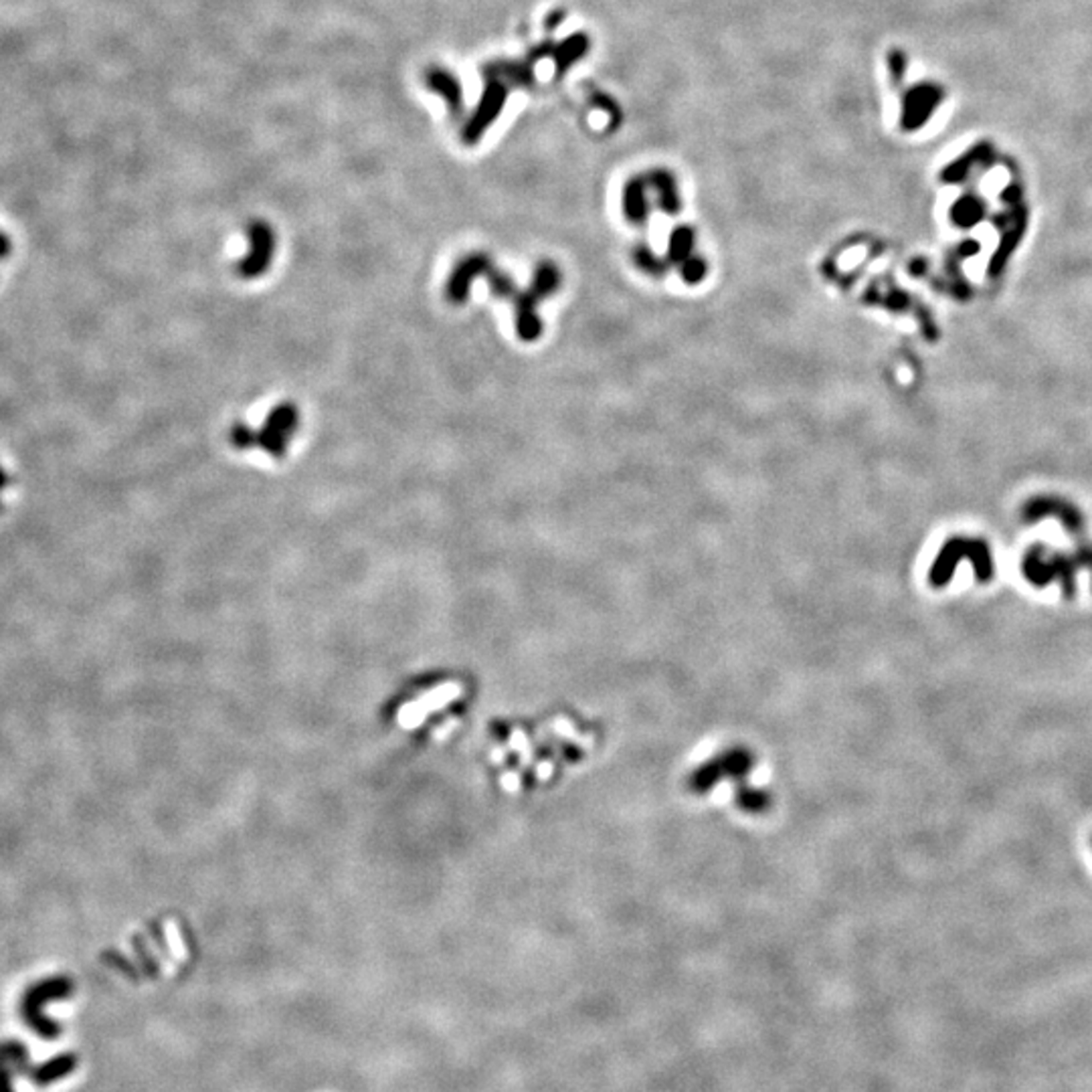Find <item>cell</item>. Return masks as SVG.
Here are the masks:
<instances>
[{
	"mask_svg": "<svg viewBox=\"0 0 1092 1092\" xmlns=\"http://www.w3.org/2000/svg\"><path fill=\"white\" fill-rule=\"evenodd\" d=\"M961 560L971 563L973 574L981 585L994 581L995 563L990 542L979 537H951L942 542L933 560V567L928 571V583L935 589L947 587Z\"/></svg>",
	"mask_w": 1092,
	"mask_h": 1092,
	"instance_id": "cell-1",
	"label": "cell"
},
{
	"mask_svg": "<svg viewBox=\"0 0 1092 1092\" xmlns=\"http://www.w3.org/2000/svg\"><path fill=\"white\" fill-rule=\"evenodd\" d=\"M73 994V983L65 976H55L41 979L33 983L21 997L19 1013L21 1020L31 1028L35 1034L43 1040H57L62 1036V1024L51 1020V1017L43 1012L49 1001L67 999Z\"/></svg>",
	"mask_w": 1092,
	"mask_h": 1092,
	"instance_id": "cell-2",
	"label": "cell"
},
{
	"mask_svg": "<svg viewBox=\"0 0 1092 1092\" xmlns=\"http://www.w3.org/2000/svg\"><path fill=\"white\" fill-rule=\"evenodd\" d=\"M1052 519L1062 524V528L1074 538H1083L1086 530L1084 512L1065 496L1056 494H1036L1028 498L1020 508V520L1024 524H1038Z\"/></svg>",
	"mask_w": 1092,
	"mask_h": 1092,
	"instance_id": "cell-3",
	"label": "cell"
},
{
	"mask_svg": "<svg viewBox=\"0 0 1092 1092\" xmlns=\"http://www.w3.org/2000/svg\"><path fill=\"white\" fill-rule=\"evenodd\" d=\"M992 223L995 229L1001 231L999 245L994 251L990 265H987V275L995 279L1003 273V270H1006V265H1008L1010 257L1013 255V251L1017 249V245L1022 243L1024 235L1028 231V223H1030V211L1024 203L1012 204L1003 213H997L992 219Z\"/></svg>",
	"mask_w": 1092,
	"mask_h": 1092,
	"instance_id": "cell-4",
	"label": "cell"
},
{
	"mask_svg": "<svg viewBox=\"0 0 1092 1092\" xmlns=\"http://www.w3.org/2000/svg\"><path fill=\"white\" fill-rule=\"evenodd\" d=\"M944 99L942 87L931 81L917 83L903 96V108H900V126L905 132L921 130L931 117L935 115L937 108Z\"/></svg>",
	"mask_w": 1092,
	"mask_h": 1092,
	"instance_id": "cell-5",
	"label": "cell"
},
{
	"mask_svg": "<svg viewBox=\"0 0 1092 1092\" xmlns=\"http://www.w3.org/2000/svg\"><path fill=\"white\" fill-rule=\"evenodd\" d=\"M508 87L510 85L506 81H502L500 78L485 76V90H484L480 106L474 112V115L469 117L466 128H464V140L467 144L478 142L484 136V132L488 130L490 124L500 115L502 108H504V103H506V97H508Z\"/></svg>",
	"mask_w": 1092,
	"mask_h": 1092,
	"instance_id": "cell-6",
	"label": "cell"
},
{
	"mask_svg": "<svg viewBox=\"0 0 1092 1092\" xmlns=\"http://www.w3.org/2000/svg\"><path fill=\"white\" fill-rule=\"evenodd\" d=\"M298 427V411L290 403L279 405L272 411V415L265 423V432L259 435V444L268 449L272 455L279 457L286 451V444L290 435L296 432Z\"/></svg>",
	"mask_w": 1092,
	"mask_h": 1092,
	"instance_id": "cell-7",
	"label": "cell"
},
{
	"mask_svg": "<svg viewBox=\"0 0 1092 1092\" xmlns=\"http://www.w3.org/2000/svg\"><path fill=\"white\" fill-rule=\"evenodd\" d=\"M995 152L990 142H979L969 149L965 154L953 160L949 167H944L941 172V183L944 185H963L969 181L973 170H985L994 165Z\"/></svg>",
	"mask_w": 1092,
	"mask_h": 1092,
	"instance_id": "cell-8",
	"label": "cell"
},
{
	"mask_svg": "<svg viewBox=\"0 0 1092 1092\" xmlns=\"http://www.w3.org/2000/svg\"><path fill=\"white\" fill-rule=\"evenodd\" d=\"M249 243L251 249L239 263V272L243 273V277H257L272 261V254L275 247L273 231L270 229V225L257 220V223L249 227Z\"/></svg>",
	"mask_w": 1092,
	"mask_h": 1092,
	"instance_id": "cell-9",
	"label": "cell"
},
{
	"mask_svg": "<svg viewBox=\"0 0 1092 1092\" xmlns=\"http://www.w3.org/2000/svg\"><path fill=\"white\" fill-rule=\"evenodd\" d=\"M1022 574L1034 587H1048L1054 583V572L1050 565V549L1036 542L1026 549L1022 556Z\"/></svg>",
	"mask_w": 1092,
	"mask_h": 1092,
	"instance_id": "cell-10",
	"label": "cell"
},
{
	"mask_svg": "<svg viewBox=\"0 0 1092 1092\" xmlns=\"http://www.w3.org/2000/svg\"><path fill=\"white\" fill-rule=\"evenodd\" d=\"M26 1070H31L26 1046L17 1040L0 1042V1092H14V1074Z\"/></svg>",
	"mask_w": 1092,
	"mask_h": 1092,
	"instance_id": "cell-11",
	"label": "cell"
},
{
	"mask_svg": "<svg viewBox=\"0 0 1092 1092\" xmlns=\"http://www.w3.org/2000/svg\"><path fill=\"white\" fill-rule=\"evenodd\" d=\"M514 300H516V332H519L524 343H535L544 330L542 320L537 312L538 298L528 290L520 291Z\"/></svg>",
	"mask_w": 1092,
	"mask_h": 1092,
	"instance_id": "cell-12",
	"label": "cell"
},
{
	"mask_svg": "<svg viewBox=\"0 0 1092 1092\" xmlns=\"http://www.w3.org/2000/svg\"><path fill=\"white\" fill-rule=\"evenodd\" d=\"M492 268L490 259L478 254V255H469L466 257L460 265H457L453 275H451V282H449V298L453 302H464L467 298V291L469 286L480 273H485Z\"/></svg>",
	"mask_w": 1092,
	"mask_h": 1092,
	"instance_id": "cell-13",
	"label": "cell"
},
{
	"mask_svg": "<svg viewBox=\"0 0 1092 1092\" xmlns=\"http://www.w3.org/2000/svg\"><path fill=\"white\" fill-rule=\"evenodd\" d=\"M949 219L957 229L969 231L987 219V203L978 193H963L949 209Z\"/></svg>",
	"mask_w": 1092,
	"mask_h": 1092,
	"instance_id": "cell-14",
	"label": "cell"
},
{
	"mask_svg": "<svg viewBox=\"0 0 1092 1092\" xmlns=\"http://www.w3.org/2000/svg\"><path fill=\"white\" fill-rule=\"evenodd\" d=\"M624 215L633 225H643L649 217V199H647V181L643 176H633L625 183L622 195Z\"/></svg>",
	"mask_w": 1092,
	"mask_h": 1092,
	"instance_id": "cell-15",
	"label": "cell"
},
{
	"mask_svg": "<svg viewBox=\"0 0 1092 1092\" xmlns=\"http://www.w3.org/2000/svg\"><path fill=\"white\" fill-rule=\"evenodd\" d=\"M427 87H432L435 94H439L441 97L446 99V103L449 106L453 115H460V110H464V90L460 81L449 73L448 69H441V67H432L427 71L425 76Z\"/></svg>",
	"mask_w": 1092,
	"mask_h": 1092,
	"instance_id": "cell-16",
	"label": "cell"
},
{
	"mask_svg": "<svg viewBox=\"0 0 1092 1092\" xmlns=\"http://www.w3.org/2000/svg\"><path fill=\"white\" fill-rule=\"evenodd\" d=\"M76 1068H78V1056L73 1052H63L28 1070V1076H31V1081L37 1086H49L57 1081L67 1079L71 1072H76Z\"/></svg>",
	"mask_w": 1092,
	"mask_h": 1092,
	"instance_id": "cell-17",
	"label": "cell"
},
{
	"mask_svg": "<svg viewBox=\"0 0 1092 1092\" xmlns=\"http://www.w3.org/2000/svg\"><path fill=\"white\" fill-rule=\"evenodd\" d=\"M647 185L656 190L660 211H663L666 215H672V217L680 213V209H682L680 190H678L674 176L668 170L649 172Z\"/></svg>",
	"mask_w": 1092,
	"mask_h": 1092,
	"instance_id": "cell-18",
	"label": "cell"
},
{
	"mask_svg": "<svg viewBox=\"0 0 1092 1092\" xmlns=\"http://www.w3.org/2000/svg\"><path fill=\"white\" fill-rule=\"evenodd\" d=\"M464 695V686L460 682H446V684H439L432 690H425L423 695L419 696V700H415L419 704V708L427 714H433L437 711H444L451 702L460 700Z\"/></svg>",
	"mask_w": 1092,
	"mask_h": 1092,
	"instance_id": "cell-19",
	"label": "cell"
},
{
	"mask_svg": "<svg viewBox=\"0 0 1092 1092\" xmlns=\"http://www.w3.org/2000/svg\"><path fill=\"white\" fill-rule=\"evenodd\" d=\"M1050 565H1052V572H1054V581H1058L1062 593H1065L1068 599L1074 597L1076 593V574L1081 571L1079 560H1076L1074 553H1050Z\"/></svg>",
	"mask_w": 1092,
	"mask_h": 1092,
	"instance_id": "cell-20",
	"label": "cell"
},
{
	"mask_svg": "<svg viewBox=\"0 0 1092 1092\" xmlns=\"http://www.w3.org/2000/svg\"><path fill=\"white\" fill-rule=\"evenodd\" d=\"M695 243H696L695 229L690 225H678L668 238L666 261L672 265H680L695 254Z\"/></svg>",
	"mask_w": 1092,
	"mask_h": 1092,
	"instance_id": "cell-21",
	"label": "cell"
},
{
	"mask_svg": "<svg viewBox=\"0 0 1092 1092\" xmlns=\"http://www.w3.org/2000/svg\"><path fill=\"white\" fill-rule=\"evenodd\" d=\"M560 282H563V277H560V270L556 265L553 261H542L535 270L530 291H533L538 300H544L553 296V293L560 288Z\"/></svg>",
	"mask_w": 1092,
	"mask_h": 1092,
	"instance_id": "cell-22",
	"label": "cell"
},
{
	"mask_svg": "<svg viewBox=\"0 0 1092 1092\" xmlns=\"http://www.w3.org/2000/svg\"><path fill=\"white\" fill-rule=\"evenodd\" d=\"M633 261H636L638 270H642L643 273L652 275V277H661V275H666V272H668V261L660 259L647 245L636 247V251H633Z\"/></svg>",
	"mask_w": 1092,
	"mask_h": 1092,
	"instance_id": "cell-23",
	"label": "cell"
},
{
	"mask_svg": "<svg viewBox=\"0 0 1092 1092\" xmlns=\"http://www.w3.org/2000/svg\"><path fill=\"white\" fill-rule=\"evenodd\" d=\"M976 254H979V243L976 239H965L959 243L955 249L949 251V257L944 261V270L949 272L951 277L959 279V265L961 261H965L967 257H973Z\"/></svg>",
	"mask_w": 1092,
	"mask_h": 1092,
	"instance_id": "cell-24",
	"label": "cell"
},
{
	"mask_svg": "<svg viewBox=\"0 0 1092 1092\" xmlns=\"http://www.w3.org/2000/svg\"><path fill=\"white\" fill-rule=\"evenodd\" d=\"M682 282L688 286H698L708 275V261L702 255L692 254L686 261L680 263Z\"/></svg>",
	"mask_w": 1092,
	"mask_h": 1092,
	"instance_id": "cell-25",
	"label": "cell"
},
{
	"mask_svg": "<svg viewBox=\"0 0 1092 1092\" xmlns=\"http://www.w3.org/2000/svg\"><path fill=\"white\" fill-rule=\"evenodd\" d=\"M427 716H430V714L423 713L415 700H409V702H405L401 708H398L396 722H398V727H401L403 731H415V729H419V727L423 725V722L427 720Z\"/></svg>",
	"mask_w": 1092,
	"mask_h": 1092,
	"instance_id": "cell-26",
	"label": "cell"
},
{
	"mask_svg": "<svg viewBox=\"0 0 1092 1092\" xmlns=\"http://www.w3.org/2000/svg\"><path fill=\"white\" fill-rule=\"evenodd\" d=\"M485 273H488L490 288H492L494 296L504 298V300H510V298L519 296V290H516L514 279H512L508 273L500 272V270H492V268H490L488 272H485Z\"/></svg>",
	"mask_w": 1092,
	"mask_h": 1092,
	"instance_id": "cell-27",
	"label": "cell"
},
{
	"mask_svg": "<svg viewBox=\"0 0 1092 1092\" xmlns=\"http://www.w3.org/2000/svg\"><path fill=\"white\" fill-rule=\"evenodd\" d=\"M165 937H167L170 953H172L176 959H179V961H186V959H188V951L185 949L183 937H181L179 925H176V921L168 919V921L165 923Z\"/></svg>",
	"mask_w": 1092,
	"mask_h": 1092,
	"instance_id": "cell-28",
	"label": "cell"
},
{
	"mask_svg": "<svg viewBox=\"0 0 1092 1092\" xmlns=\"http://www.w3.org/2000/svg\"><path fill=\"white\" fill-rule=\"evenodd\" d=\"M231 441H233V444L238 446V448H241V449H247V448H254V446H257V444H259V435H257V433H254V432H251L247 425L239 423V425H235V427H233V432H231Z\"/></svg>",
	"mask_w": 1092,
	"mask_h": 1092,
	"instance_id": "cell-29",
	"label": "cell"
},
{
	"mask_svg": "<svg viewBox=\"0 0 1092 1092\" xmlns=\"http://www.w3.org/2000/svg\"><path fill=\"white\" fill-rule=\"evenodd\" d=\"M889 69H890V78L894 85H900L905 79V73H907V55L903 51H892L889 55Z\"/></svg>",
	"mask_w": 1092,
	"mask_h": 1092,
	"instance_id": "cell-30",
	"label": "cell"
},
{
	"mask_svg": "<svg viewBox=\"0 0 1092 1092\" xmlns=\"http://www.w3.org/2000/svg\"><path fill=\"white\" fill-rule=\"evenodd\" d=\"M1022 199H1024V190H1022V186L1017 185V183H1012V185H1008L1006 188L1001 190V201L1006 203L1008 206L1020 204Z\"/></svg>",
	"mask_w": 1092,
	"mask_h": 1092,
	"instance_id": "cell-31",
	"label": "cell"
},
{
	"mask_svg": "<svg viewBox=\"0 0 1092 1092\" xmlns=\"http://www.w3.org/2000/svg\"><path fill=\"white\" fill-rule=\"evenodd\" d=\"M1076 560H1079L1081 569H1086L1092 577V542H1083L1079 549L1074 551Z\"/></svg>",
	"mask_w": 1092,
	"mask_h": 1092,
	"instance_id": "cell-32",
	"label": "cell"
},
{
	"mask_svg": "<svg viewBox=\"0 0 1092 1092\" xmlns=\"http://www.w3.org/2000/svg\"><path fill=\"white\" fill-rule=\"evenodd\" d=\"M908 304H910V300H908V296H907V293H905L903 290H894V291L890 293V296L887 298V306H889L890 309H894V312H905V309L908 308Z\"/></svg>",
	"mask_w": 1092,
	"mask_h": 1092,
	"instance_id": "cell-33",
	"label": "cell"
},
{
	"mask_svg": "<svg viewBox=\"0 0 1092 1092\" xmlns=\"http://www.w3.org/2000/svg\"><path fill=\"white\" fill-rule=\"evenodd\" d=\"M457 727V718H449L446 722H441V725L433 731V739L435 741H446L448 736L453 732V729Z\"/></svg>",
	"mask_w": 1092,
	"mask_h": 1092,
	"instance_id": "cell-34",
	"label": "cell"
},
{
	"mask_svg": "<svg viewBox=\"0 0 1092 1092\" xmlns=\"http://www.w3.org/2000/svg\"><path fill=\"white\" fill-rule=\"evenodd\" d=\"M926 268H928L926 261L919 257V259H914V261L910 263V268H908V270H910L912 277H923V275L926 273Z\"/></svg>",
	"mask_w": 1092,
	"mask_h": 1092,
	"instance_id": "cell-35",
	"label": "cell"
},
{
	"mask_svg": "<svg viewBox=\"0 0 1092 1092\" xmlns=\"http://www.w3.org/2000/svg\"><path fill=\"white\" fill-rule=\"evenodd\" d=\"M519 784H520V781H519V775H516V773H506L504 777H502V785H504L508 791H516V789H519Z\"/></svg>",
	"mask_w": 1092,
	"mask_h": 1092,
	"instance_id": "cell-36",
	"label": "cell"
},
{
	"mask_svg": "<svg viewBox=\"0 0 1092 1092\" xmlns=\"http://www.w3.org/2000/svg\"><path fill=\"white\" fill-rule=\"evenodd\" d=\"M492 759H494V763H502V761H504V750H494V752H492Z\"/></svg>",
	"mask_w": 1092,
	"mask_h": 1092,
	"instance_id": "cell-37",
	"label": "cell"
}]
</instances>
